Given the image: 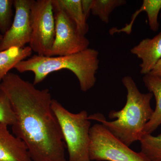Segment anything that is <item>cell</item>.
I'll return each instance as SVG.
<instances>
[{
	"label": "cell",
	"instance_id": "1",
	"mask_svg": "<svg viewBox=\"0 0 161 161\" xmlns=\"http://www.w3.org/2000/svg\"><path fill=\"white\" fill-rule=\"evenodd\" d=\"M0 91L9 98L15 114L13 133L26 145L32 161H66V146L52 110L49 90L38 89L9 72L0 82Z\"/></svg>",
	"mask_w": 161,
	"mask_h": 161
},
{
	"label": "cell",
	"instance_id": "2",
	"mask_svg": "<svg viewBox=\"0 0 161 161\" xmlns=\"http://www.w3.org/2000/svg\"><path fill=\"white\" fill-rule=\"evenodd\" d=\"M122 82L127 91V101L120 111L112 110L109 114L111 119L108 121L103 115L96 113L88 116L90 120L99 122L113 135L130 147L139 141L146 124L151 118L153 110L150 105L153 95L149 92L143 94L139 91L135 81L130 76H125Z\"/></svg>",
	"mask_w": 161,
	"mask_h": 161
},
{
	"label": "cell",
	"instance_id": "3",
	"mask_svg": "<svg viewBox=\"0 0 161 161\" xmlns=\"http://www.w3.org/2000/svg\"><path fill=\"white\" fill-rule=\"evenodd\" d=\"M98 52L88 48L82 51L56 57L36 55L18 64L15 69L20 73L30 71L34 75L35 86L43 81L50 74L62 69L69 70L78 78L80 89L86 92L95 86L98 68Z\"/></svg>",
	"mask_w": 161,
	"mask_h": 161
},
{
	"label": "cell",
	"instance_id": "4",
	"mask_svg": "<svg viewBox=\"0 0 161 161\" xmlns=\"http://www.w3.org/2000/svg\"><path fill=\"white\" fill-rule=\"evenodd\" d=\"M52 109L60 125L69 161H92L89 155L91 123L86 111L72 113L54 99L52 100Z\"/></svg>",
	"mask_w": 161,
	"mask_h": 161
},
{
	"label": "cell",
	"instance_id": "5",
	"mask_svg": "<svg viewBox=\"0 0 161 161\" xmlns=\"http://www.w3.org/2000/svg\"><path fill=\"white\" fill-rule=\"evenodd\" d=\"M89 155L92 161H150L142 152H136L113 135L102 124L90 130Z\"/></svg>",
	"mask_w": 161,
	"mask_h": 161
},
{
	"label": "cell",
	"instance_id": "6",
	"mask_svg": "<svg viewBox=\"0 0 161 161\" xmlns=\"http://www.w3.org/2000/svg\"><path fill=\"white\" fill-rule=\"evenodd\" d=\"M31 17L32 33L29 47L37 55L50 57L55 35L53 0H32Z\"/></svg>",
	"mask_w": 161,
	"mask_h": 161
},
{
	"label": "cell",
	"instance_id": "7",
	"mask_svg": "<svg viewBox=\"0 0 161 161\" xmlns=\"http://www.w3.org/2000/svg\"><path fill=\"white\" fill-rule=\"evenodd\" d=\"M55 21V35L50 57L76 53L89 48L90 41L60 6L53 0Z\"/></svg>",
	"mask_w": 161,
	"mask_h": 161
},
{
	"label": "cell",
	"instance_id": "8",
	"mask_svg": "<svg viewBox=\"0 0 161 161\" xmlns=\"http://www.w3.org/2000/svg\"><path fill=\"white\" fill-rule=\"evenodd\" d=\"M32 0H14L15 14L10 28L0 42V52L13 47L23 48L31 36V8Z\"/></svg>",
	"mask_w": 161,
	"mask_h": 161
},
{
	"label": "cell",
	"instance_id": "9",
	"mask_svg": "<svg viewBox=\"0 0 161 161\" xmlns=\"http://www.w3.org/2000/svg\"><path fill=\"white\" fill-rule=\"evenodd\" d=\"M7 127L0 124V161H32L26 145Z\"/></svg>",
	"mask_w": 161,
	"mask_h": 161
},
{
	"label": "cell",
	"instance_id": "10",
	"mask_svg": "<svg viewBox=\"0 0 161 161\" xmlns=\"http://www.w3.org/2000/svg\"><path fill=\"white\" fill-rule=\"evenodd\" d=\"M130 51L142 60L141 74H150L161 59V32L151 39H144Z\"/></svg>",
	"mask_w": 161,
	"mask_h": 161
},
{
	"label": "cell",
	"instance_id": "11",
	"mask_svg": "<svg viewBox=\"0 0 161 161\" xmlns=\"http://www.w3.org/2000/svg\"><path fill=\"white\" fill-rule=\"evenodd\" d=\"M143 80L147 89L155 97L156 103L152 116L143 130V133L151 134L161 125V78L149 74L144 75Z\"/></svg>",
	"mask_w": 161,
	"mask_h": 161
},
{
	"label": "cell",
	"instance_id": "12",
	"mask_svg": "<svg viewBox=\"0 0 161 161\" xmlns=\"http://www.w3.org/2000/svg\"><path fill=\"white\" fill-rule=\"evenodd\" d=\"M32 51L29 46L23 48L13 47L0 52V82L9 71L21 61L31 56Z\"/></svg>",
	"mask_w": 161,
	"mask_h": 161
},
{
	"label": "cell",
	"instance_id": "13",
	"mask_svg": "<svg viewBox=\"0 0 161 161\" xmlns=\"http://www.w3.org/2000/svg\"><path fill=\"white\" fill-rule=\"evenodd\" d=\"M67 14L75 22L79 31L85 36L89 30L86 19L84 14L81 0H58Z\"/></svg>",
	"mask_w": 161,
	"mask_h": 161
},
{
	"label": "cell",
	"instance_id": "14",
	"mask_svg": "<svg viewBox=\"0 0 161 161\" xmlns=\"http://www.w3.org/2000/svg\"><path fill=\"white\" fill-rule=\"evenodd\" d=\"M140 142L141 152L150 161H161V133L157 136L143 133Z\"/></svg>",
	"mask_w": 161,
	"mask_h": 161
},
{
	"label": "cell",
	"instance_id": "15",
	"mask_svg": "<svg viewBox=\"0 0 161 161\" xmlns=\"http://www.w3.org/2000/svg\"><path fill=\"white\" fill-rule=\"evenodd\" d=\"M126 2L124 0H93L91 12L104 23H109L111 13L116 7L123 6Z\"/></svg>",
	"mask_w": 161,
	"mask_h": 161
},
{
	"label": "cell",
	"instance_id": "16",
	"mask_svg": "<svg viewBox=\"0 0 161 161\" xmlns=\"http://www.w3.org/2000/svg\"><path fill=\"white\" fill-rule=\"evenodd\" d=\"M16 121L15 114L7 95L0 91V124L13 125Z\"/></svg>",
	"mask_w": 161,
	"mask_h": 161
},
{
	"label": "cell",
	"instance_id": "17",
	"mask_svg": "<svg viewBox=\"0 0 161 161\" xmlns=\"http://www.w3.org/2000/svg\"><path fill=\"white\" fill-rule=\"evenodd\" d=\"M142 7L147 12L150 29L157 31L159 26L158 15L161 10V0H144Z\"/></svg>",
	"mask_w": 161,
	"mask_h": 161
},
{
	"label": "cell",
	"instance_id": "18",
	"mask_svg": "<svg viewBox=\"0 0 161 161\" xmlns=\"http://www.w3.org/2000/svg\"><path fill=\"white\" fill-rule=\"evenodd\" d=\"M14 6L13 0H0V33L3 35L12 23Z\"/></svg>",
	"mask_w": 161,
	"mask_h": 161
},
{
	"label": "cell",
	"instance_id": "19",
	"mask_svg": "<svg viewBox=\"0 0 161 161\" xmlns=\"http://www.w3.org/2000/svg\"><path fill=\"white\" fill-rule=\"evenodd\" d=\"M81 3L84 14L87 20L92 9L93 0H81Z\"/></svg>",
	"mask_w": 161,
	"mask_h": 161
},
{
	"label": "cell",
	"instance_id": "20",
	"mask_svg": "<svg viewBox=\"0 0 161 161\" xmlns=\"http://www.w3.org/2000/svg\"><path fill=\"white\" fill-rule=\"evenodd\" d=\"M150 74L161 78V59L157 62L153 69L150 72Z\"/></svg>",
	"mask_w": 161,
	"mask_h": 161
},
{
	"label": "cell",
	"instance_id": "21",
	"mask_svg": "<svg viewBox=\"0 0 161 161\" xmlns=\"http://www.w3.org/2000/svg\"><path fill=\"white\" fill-rule=\"evenodd\" d=\"M3 38V35L2 34L0 33V42L2 41V39Z\"/></svg>",
	"mask_w": 161,
	"mask_h": 161
}]
</instances>
